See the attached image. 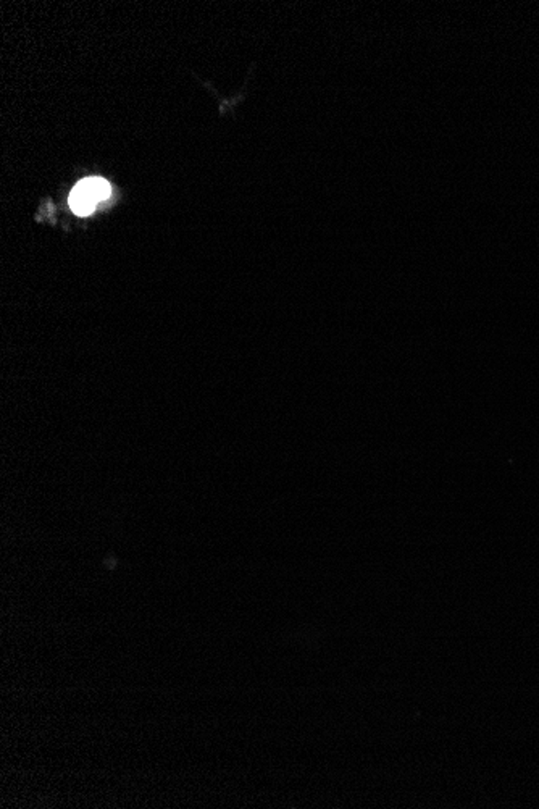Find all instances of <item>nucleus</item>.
<instances>
[{
  "label": "nucleus",
  "mask_w": 539,
  "mask_h": 809,
  "mask_svg": "<svg viewBox=\"0 0 539 809\" xmlns=\"http://www.w3.org/2000/svg\"><path fill=\"white\" fill-rule=\"evenodd\" d=\"M96 205L97 202L81 188V186L79 184L74 186L70 194V207L74 214L79 217H86L94 212Z\"/></svg>",
  "instance_id": "f257e3e1"
},
{
  "label": "nucleus",
  "mask_w": 539,
  "mask_h": 809,
  "mask_svg": "<svg viewBox=\"0 0 539 809\" xmlns=\"http://www.w3.org/2000/svg\"><path fill=\"white\" fill-rule=\"evenodd\" d=\"M81 188L88 192V194L94 199V201L99 204L101 201H105V199L110 197V192H111V186L109 182H105L104 178H99V177H92V178H86L81 179V182L78 183Z\"/></svg>",
  "instance_id": "f03ea898"
}]
</instances>
